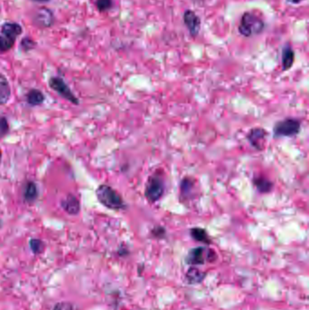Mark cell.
I'll return each instance as SVG.
<instances>
[{"label": "cell", "mask_w": 309, "mask_h": 310, "mask_svg": "<svg viewBox=\"0 0 309 310\" xmlns=\"http://www.w3.org/2000/svg\"><path fill=\"white\" fill-rule=\"evenodd\" d=\"M99 202L107 209L121 211L126 209V203L119 193L107 184H101L95 191Z\"/></svg>", "instance_id": "1"}, {"label": "cell", "mask_w": 309, "mask_h": 310, "mask_svg": "<svg viewBox=\"0 0 309 310\" xmlns=\"http://www.w3.org/2000/svg\"><path fill=\"white\" fill-rule=\"evenodd\" d=\"M265 28V24L259 16L247 12L242 16L239 24V33L244 36L249 37L259 35Z\"/></svg>", "instance_id": "2"}, {"label": "cell", "mask_w": 309, "mask_h": 310, "mask_svg": "<svg viewBox=\"0 0 309 310\" xmlns=\"http://www.w3.org/2000/svg\"><path fill=\"white\" fill-rule=\"evenodd\" d=\"M165 184L163 177L161 176L157 171L148 178L144 196L150 203H155L162 199L164 194Z\"/></svg>", "instance_id": "3"}, {"label": "cell", "mask_w": 309, "mask_h": 310, "mask_svg": "<svg viewBox=\"0 0 309 310\" xmlns=\"http://www.w3.org/2000/svg\"><path fill=\"white\" fill-rule=\"evenodd\" d=\"M300 129L301 121L293 117H288L276 123L273 128V133L276 138L293 137L299 134Z\"/></svg>", "instance_id": "4"}, {"label": "cell", "mask_w": 309, "mask_h": 310, "mask_svg": "<svg viewBox=\"0 0 309 310\" xmlns=\"http://www.w3.org/2000/svg\"><path fill=\"white\" fill-rule=\"evenodd\" d=\"M216 259V253L206 248L198 247L191 248L186 258V262L190 265H203L206 260L214 261Z\"/></svg>", "instance_id": "5"}, {"label": "cell", "mask_w": 309, "mask_h": 310, "mask_svg": "<svg viewBox=\"0 0 309 310\" xmlns=\"http://www.w3.org/2000/svg\"><path fill=\"white\" fill-rule=\"evenodd\" d=\"M49 86L60 96L66 99L73 105H76V106L79 105V100L77 97L75 95L74 93L71 91L70 87L66 85V83L62 78H56V77L50 78Z\"/></svg>", "instance_id": "6"}, {"label": "cell", "mask_w": 309, "mask_h": 310, "mask_svg": "<svg viewBox=\"0 0 309 310\" xmlns=\"http://www.w3.org/2000/svg\"><path fill=\"white\" fill-rule=\"evenodd\" d=\"M267 132L261 127L252 128L247 135V138L249 143L254 148L259 151H262L264 147V142L266 141Z\"/></svg>", "instance_id": "7"}, {"label": "cell", "mask_w": 309, "mask_h": 310, "mask_svg": "<svg viewBox=\"0 0 309 310\" xmlns=\"http://www.w3.org/2000/svg\"><path fill=\"white\" fill-rule=\"evenodd\" d=\"M34 21L38 27L49 28L53 25L54 16L52 11L46 7L39 8L35 15Z\"/></svg>", "instance_id": "8"}, {"label": "cell", "mask_w": 309, "mask_h": 310, "mask_svg": "<svg viewBox=\"0 0 309 310\" xmlns=\"http://www.w3.org/2000/svg\"><path fill=\"white\" fill-rule=\"evenodd\" d=\"M183 20L191 35H197L199 34L201 29V19L195 12L191 10L185 11L183 16Z\"/></svg>", "instance_id": "9"}, {"label": "cell", "mask_w": 309, "mask_h": 310, "mask_svg": "<svg viewBox=\"0 0 309 310\" xmlns=\"http://www.w3.org/2000/svg\"><path fill=\"white\" fill-rule=\"evenodd\" d=\"M1 32H2V35H4L8 39L15 42L17 37L22 35L23 29H22L21 26L17 23L7 22L2 26Z\"/></svg>", "instance_id": "10"}, {"label": "cell", "mask_w": 309, "mask_h": 310, "mask_svg": "<svg viewBox=\"0 0 309 310\" xmlns=\"http://www.w3.org/2000/svg\"><path fill=\"white\" fill-rule=\"evenodd\" d=\"M61 207L69 215H77L81 210V205L77 198L73 194H68L61 202Z\"/></svg>", "instance_id": "11"}, {"label": "cell", "mask_w": 309, "mask_h": 310, "mask_svg": "<svg viewBox=\"0 0 309 310\" xmlns=\"http://www.w3.org/2000/svg\"><path fill=\"white\" fill-rule=\"evenodd\" d=\"M11 96V87L7 78L0 74V106L6 105Z\"/></svg>", "instance_id": "12"}, {"label": "cell", "mask_w": 309, "mask_h": 310, "mask_svg": "<svg viewBox=\"0 0 309 310\" xmlns=\"http://www.w3.org/2000/svg\"><path fill=\"white\" fill-rule=\"evenodd\" d=\"M253 184L260 193H269L273 189V183L266 177L260 176L254 178Z\"/></svg>", "instance_id": "13"}, {"label": "cell", "mask_w": 309, "mask_h": 310, "mask_svg": "<svg viewBox=\"0 0 309 310\" xmlns=\"http://www.w3.org/2000/svg\"><path fill=\"white\" fill-rule=\"evenodd\" d=\"M295 61V53L293 49L287 45L282 53V66L283 71H287L290 69Z\"/></svg>", "instance_id": "14"}, {"label": "cell", "mask_w": 309, "mask_h": 310, "mask_svg": "<svg viewBox=\"0 0 309 310\" xmlns=\"http://www.w3.org/2000/svg\"><path fill=\"white\" fill-rule=\"evenodd\" d=\"M38 196L37 187L34 182H28L24 189V201L28 203L35 202Z\"/></svg>", "instance_id": "15"}, {"label": "cell", "mask_w": 309, "mask_h": 310, "mask_svg": "<svg viewBox=\"0 0 309 310\" xmlns=\"http://www.w3.org/2000/svg\"><path fill=\"white\" fill-rule=\"evenodd\" d=\"M26 99H27V102L29 106H40L45 101V95L38 89H31L27 93Z\"/></svg>", "instance_id": "16"}, {"label": "cell", "mask_w": 309, "mask_h": 310, "mask_svg": "<svg viewBox=\"0 0 309 310\" xmlns=\"http://www.w3.org/2000/svg\"><path fill=\"white\" fill-rule=\"evenodd\" d=\"M190 236L193 240L199 241V242H202L205 244H211V240L209 237V234L204 229L198 228V227L192 228L190 230Z\"/></svg>", "instance_id": "17"}, {"label": "cell", "mask_w": 309, "mask_h": 310, "mask_svg": "<svg viewBox=\"0 0 309 310\" xmlns=\"http://www.w3.org/2000/svg\"><path fill=\"white\" fill-rule=\"evenodd\" d=\"M205 278V274L200 269L196 268H190L186 273V279L190 284H198L202 281Z\"/></svg>", "instance_id": "18"}, {"label": "cell", "mask_w": 309, "mask_h": 310, "mask_svg": "<svg viewBox=\"0 0 309 310\" xmlns=\"http://www.w3.org/2000/svg\"><path fill=\"white\" fill-rule=\"evenodd\" d=\"M193 186V180L189 177H185L181 183V194L186 197L190 193V190H192Z\"/></svg>", "instance_id": "19"}, {"label": "cell", "mask_w": 309, "mask_h": 310, "mask_svg": "<svg viewBox=\"0 0 309 310\" xmlns=\"http://www.w3.org/2000/svg\"><path fill=\"white\" fill-rule=\"evenodd\" d=\"M15 42L7 38L4 35H0V53H6L14 46Z\"/></svg>", "instance_id": "20"}, {"label": "cell", "mask_w": 309, "mask_h": 310, "mask_svg": "<svg viewBox=\"0 0 309 310\" xmlns=\"http://www.w3.org/2000/svg\"><path fill=\"white\" fill-rule=\"evenodd\" d=\"M29 245H30L32 251L35 254L42 253L45 249V244L41 240L32 239L29 241Z\"/></svg>", "instance_id": "21"}, {"label": "cell", "mask_w": 309, "mask_h": 310, "mask_svg": "<svg viewBox=\"0 0 309 310\" xmlns=\"http://www.w3.org/2000/svg\"><path fill=\"white\" fill-rule=\"evenodd\" d=\"M112 7V0H96V7L100 12H106Z\"/></svg>", "instance_id": "22"}, {"label": "cell", "mask_w": 309, "mask_h": 310, "mask_svg": "<svg viewBox=\"0 0 309 310\" xmlns=\"http://www.w3.org/2000/svg\"><path fill=\"white\" fill-rule=\"evenodd\" d=\"M35 41L32 40L31 38L29 37H25L22 39L21 44H20V46H21L22 49L25 52H28L30 50L34 49L35 47Z\"/></svg>", "instance_id": "23"}, {"label": "cell", "mask_w": 309, "mask_h": 310, "mask_svg": "<svg viewBox=\"0 0 309 310\" xmlns=\"http://www.w3.org/2000/svg\"><path fill=\"white\" fill-rule=\"evenodd\" d=\"M9 132V125L4 116H0V139L4 138Z\"/></svg>", "instance_id": "24"}, {"label": "cell", "mask_w": 309, "mask_h": 310, "mask_svg": "<svg viewBox=\"0 0 309 310\" xmlns=\"http://www.w3.org/2000/svg\"><path fill=\"white\" fill-rule=\"evenodd\" d=\"M54 310H76L73 304L69 302H59L56 304Z\"/></svg>", "instance_id": "25"}, {"label": "cell", "mask_w": 309, "mask_h": 310, "mask_svg": "<svg viewBox=\"0 0 309 310\" xmlns=\"http://www.w3.org/2000/svg\"><path fill=\"white\" fill-rule=\"evenodd\" d=\"M152 233L155 238L161 239V238H163L165 235V229H163L162 227H155Z\"/></svg>", "instance_id": "26"}, {"label": "cell", "mask_w": 309, "mask_h": 310, "mask_svg": "<svg viewBox=\"0 0 309 310\" xmlns=\"http://www.w3.org/2000/svg\"><path fill=\"white\" fill-rule=\"evenodd\" d=\"M289 3H291V4H298V3H300V2H302L304 0H288Z\"/></svg>", "instance_id": "27"}, {"label": "cell", "mask_w": 309, "mask_h": 310, "mask_svg": "<svg viewBox=\"0 0 309 310\" xmlns=\"http://www.w3.org/2000/svg\"><path fill=\"white\" fill-rule=\"evenodd\" d=\"M35 1H38V2H48L50 0H35Z\"/></svg>", "instance_id": "28"}, {"label": "cell", "mask_w": 309, "mask_h": 310, "mask_svg": "<svg viewBox=\"0 0 309 310\" xmlns=\"http://www.w3.org/2000/svg\"><path fill=\"white\" fill-rule=\"evenodd\" d=\"M1 160H2V152L0 150V162H1Z\"/></svg>", "instance_id": "29"}]
</instances>
